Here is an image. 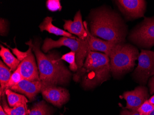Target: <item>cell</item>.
<instances>
[{
    "label": "cell",
    "instance_id": "cell-1",
    "mask_svg": "<svg viewBox=\"0 0 154 115\" xmlns=\"http://www.w3.org/2000/svg\"><path fill=\"white\" fill-rule=\"evenodd\" d=\"M90 32L95 37L115 44L125 43L127 26L120 14L111 8L101 7L91 12Z\"/></svg>",
    "mask_w": 154,
    "mask_h": 115
},
{
    "label": "cell",
    "instance_id": "cell-2",
    "mask_svg": "<svg viewBox=\"0 0 154 115\" xmlns=\"http://www.w3.org/2000/svg\"><path fill=\"white\" fill-rule=\"evenodd\" d=\"M31 46L37 58L40 81L53 84H63L68 83L71 73L66 68L60 58L56 53L45 54L40 49L39 43L33 44L32 40L26 42Z\"/></svg>",
    "mask_w": 154,
    "mask_h": 115
},
{
    "label": "cell",
    "instance_id": "cell-3",
    "mask_svg": "<svg viewBox=\"0 0 154 115\" xmlns=\"http://www.w3.org/2000/svg\"><path fill=\"white\" fill-rule=\"evenodd\" d=\"M110 72L109 56L90 51L82 68L74 74L73 80L76 82L81 80L84 88L92 89L107 81Z\"/></svg>",
    "mask_w": 154,
    "mask_h": 115
},
{
    "label": "cell",
    "instance_id": "cell-4",
    "mask_svg": "<svg viewBox=\"0 0 154 115\" xmlns=\"http://www.w3.org/2000/svg\"><path fill=\"white\" fill-rule=\"evenodd\" d=\"M139 55L138 49L132 45L125 43L116 44L109 56L111 72L117 77L131 71Z\"/></svg>",
    "mask_w": 154,
    "mask_h": 115
},
{
    "label": "cell",
    "instance_id": "cell-5",
    "mask_svg": "<svg viewBox=\"0 0 154 115\" xmlns=\"http://www.w3.org/2000/svg\"><path fill=\"white\" fill-rule=\"evenodd\" d=\"M61 46L67 47L71 51L75 53L76 63L78 67V71L80 70L90 51L87 39L82 40L79 38L72 39L63 37L58 40L54 41L47 38L44 41L42 49L44 52L47 53L52 48Z\"/></svg>",
    "mask_w": 154,
    "mask_h": 115
},
{
    "label": "cell",
    "instance_id": "cell-6",
    "mask_svg": "<svg viewBox=\"0 0 154 115\" xmlns=\"http://www.w3.org/2000/svg\"><path fill=\"white\" fill-rule=\"evenodd\" d=\"M128 38L141 48H149L154 46V16L145 17L143 21L131 30Z\"/></svg>",
    "mask_w": 154,
    "mask_h": 115
},
{
    "label": "cell",
    "instance_id": "cell-7",
    "mask_svg": "<svg viewBox=\"0 0 154 115\" xmlns=\"http://www.w3.org/2000/svg\"><path fill=\"white\" fill-rule=\"evenodd\" d=\"M9 48L12 49L13 53L20 61L19 67L23 79L30 81H40L38 67L32 53V49L31 46H29V49L26 52L20 51L16 47Z\"/></svg>",
    "mask_w": 154,
    "mask_h": 115
},
{
    "label": "cell",
    "instance_id": "cell-8",
    "mask_svg": "<svg viewBox=\"0 0 154 115\" xmlns=\"http://www.w3.org/2000/svg\"><path fill=\"white\" fill-rule=\"evenodd\" d=\"M138 60V65L132 75L137 82L145 85L154 76V52L142 49Z\"/></svg>",
    "mask_w": 154,
    "mask_h": 115
},
{
    "label": "cell",
    "instance_id": "cell-9",
    "mask_svg": "<svg viewBox=\"0 0 154 115\" xmlns=\"http://www.w3.org/2000/svg\"><path fill=\"white\" fill-rule=\"evenodd\" d=\"M41 92L45 100L57 107H61L67 102L70 97L66 89L44 82H42Z\"/></svg>",
    "mask_w": 154,
    "mask_h": 115
},
{
    "label": "cell",
    "instance_id": "cell-10",
    "mask_svg": "<svg viewBox=\"0 0 154 115\" xmlns=\"http://www.w3.org/2000/svg\"><path fill=\"white\" fill-rule=\"evenodd\" d=\"M117 6L126 19L134 20L144 16L146 2L143 0H118Z\"/></svg>",
    "mask_w": 154,
    "mask_h": 115
},
{
    "label": "cell",
    "instance_id": "cell-11",
    "mask_svg": "<svg viewBox=\"0 0 154 115\" xmlns=\"http://www.w3.org/2000/svg\"><path fill=\"white\" fill-rule=\"evenodd\" d=\"M149 97L147 88L140 86L134 90L124 92L123 98L127 101L125 109L131 110H137L139 107Z\"/></svg>",
    "mask_w": 154,
    "mask_h": 115
},
{
    "label": "cell",
    "instance_id": "cell-12",
    "mask_svg": "<svg viewBox=\"0 0 154 115\" xmlns=\"http://www.w3.org/2000/svg\"><path fill=\"white\" fill-rule=\"evenodd\" d=\"M84 26L87 32V40L90 51L101 52L109 56L116 44L96 38L90 32L88 28V24L85 21L84 22Z\"/></svg>",
    "mask_w": 154,
    "mask_h": 115
},
{
    "label": "cell",
    "instance_id": "cell-13",
    "mask_svg": "<svg viewBox=\"0 0 154 115\" xmlns=\"http://www.w3.org/2000/svg\"><path fill=\"white\" fill-rule=\"evenodd\" d=\"M42 82L41 81H30L23 79L20 83L10 89L13 91L19 92L25 95L30 100H33L41 92Z\"/></svg>",
    "mask_w": 154,
    "mask_h": 115
},
{
    "label": "cell",
    "instance_id": "cell-14",
    "mask_svg": "<svg viewBox=\"0 0 154 115\" xmlns=\"http://www.w3.org/2000/svg\"><path fill=\"white\" fill-rule=\"evenodd\" d=\"M64 29L71 34L77 35L79 38L82 40L87 39V32L84 27L82 21V15L80 10L76 13L74 17L73 21L71 20H65Z\"/></svg>",
    "mask_w": 154,
    "mask_h": 115
},
{
    "label": "cell",
    "instance_id": "cell-15",
    "mask_svg": "<svg viewBox=\"0 0 154 115\" xmlns=\"http://www.w3.org/2000/svg\"><path fill=\"white\" fill-rule=\"evenodd\" d=\"M53 19L51 17H47L44 19L43 22L40 25V30L41 32L46 31L50 33L53 34L57 35H61L64 37L76 39L77 38L74 37L71 34L66 31L61 30L57 27L55 26L52 24Z\"/></svg>",
    "mask_w": 154,
    "mask_h": 115
},
{
    "label": "cell",
    "instance_id": "cell-16",
    "mask_svg": "<svg viewBox=\"0 0 154 115\" xmlns=\"http://www.w3.org/2000/svg\"><path fill=\"white\" fill-rule=\"evenodd\" d=\"M0 56L4 63L13 71H14L17 69L20 63V61L13 55L8 48L4 47L2 45H1Z\"/></svg>",
    "mask_w": 154,
    "mask_h": 115
},
{
    "label": "cell",
    "instance_id": "cell-17",
    "mask_svg": "<svg viewBox=\"0 0 154 115\" xmlns=\"http://www.w3.org/2000/svg\"><path fill=\"white\" fill-rule=\"evenodd\" d=\"M11 71V69L6 66L2 60L0 61V93L1 97L5 94L6 87L12 75Z\"/></svg>",
    "mask_w": 154,
    "mask_h": 115
},
{
    "label": "cell",
    "instance_id": "cell-18",
    "mask_svg": "<svg viewBox=\"0 0 154 115\" xmlns=\"http://www.w3.org/2000/svg\"><path fill=\"white\" fill-rule=\"evenodd\" d=\"M3 97L2 108L8 115H23L24 114H27V115H28L29 114L30 110H28L27 104H18L11 108L7 104L6 99L4 98V95L3 96Z\"/></svg>",
    "mask_w": 154,
    "mask_h": 115
},
{
    "label": "cell",
    "instance_id": "cell-19",
    "mask_svg": "<svg viewBox=\"0 0 154 115\" xmlns=\"http://www.w3.org/2000/svg\"><path fill=\"white\" fill-rule=\"evenodd\" d=\"M5 94L7 95L8 104L11 107H14L22 104H27L28 102V100L25 96L16 93L10 89H7Z\"/></svg>",
    "mask_w": 154,
    "mask_h": 115
},
{
    "label": "cell",
    "instance_id": "cell-20",
    "mask_svg": "<svg viewBox=\"0 0 154 115\" xmlns=\"http://www.w3.org/2000/svg\"><path fill=\"white\" fill-rule=\"evenodd\" d=\"M50 110L44 101L35 104L28 115H50Z\"/></svg>",
    "mask_w": 154,
    "mask_h": 115
},
{
    "label": "cell",
    "instance_id": "cell-21",
    "mask_svg": "<svg viewBox=\"0 0 154 115\" xmlns=\"http://www.w3.org/2000/svg\"><path fill=\"white\" fill-rule=\"evenodd\" d=\"M62 60H64L69 64V69L72 71L77 72L78 70V67L76 61V54L72 51L62 55L60 58Z\"/></svg>",
    "mask_w": 154,
    "mask_h": 115
},
{
    "label": "cell",
    "instance_id": "cell-22",
    "mask_svg": "<svg viewBox=\"0 0 154 115\" xmlns=\"http://www.w3.org/2000/svg\"><path fill=\"white\" fill-rule=\"evenodd\" d=\"M23 79V77L20 72V68L18 66L17 69L12 74L11 78L6 87V90L8 89H11L12 87L20 83Z\"/></svg>",
    "mask_w": 154,
    "mask_h": 115
},
{
    "label": "cell",
    "instance_id": "cell-23",
    "mask_svg": "<svg viewBox=\"0 0 154 115\" xmlns=\"http://www.w3.org/2000/svg\"><path fill=\"white\" fill-rule=\"evenodd\" d=\"M154 109V104H150L147 100L139 107L137 111L141 115H149Z\"/></svg>",
    "mask_w": 154,
    "mask_h": 115
},
{
    "label": "cell",
    "instance_id": "cell-24",
    "mask_svg": "<svg viewBox=\"0 0 154 115\" xmlns=\"http://www.w3.org/2000/svg\"><path fill=\"white\" fill-rule=\"evenodd\" d=\"M48 2V8L50 10L56 11L59 8V7L61 8L59 1H51Z\"/></svg>",
    "mask_w": 154,
    "mask_h": 115
},
{
    "label": "cell",
    "instance_id": "cell-25",
    "mask_svg": "<svg viewBox=\"0 0 154 115\" xmlns=\"http://www.w3.org/2000/svg\"><path fill=\"white\" fill-rule=\"evenodd\" d=\"M121 115H141L137 110H129L124 109L121 111Z\"/></svg>",
    "mask_w": 154,
    "mask_h": 115
},
{
    "label": "cell",
    "instance_id": "cell-26",
    "mask_svg": "<svg viewBox=\"0 0 154 115\" xmlns=\"http://www.w3.org/2000/svg\"><path fill=\"white\" fill-rule=\"evenodd\" d=\"M149 87V92L150 95H153L154 93V76L151 77L149 79L148 83Z\"/></svg>",
    "mask_w": 154,
    "mask_h": 115
},
{
    "label": "cell",
    "instance_id": "cell-27",
    "mask_svg": "<svg viewBox=\"0 0 154 115\" xmlns=\"http://www.w3.org/2000/svg\"><path fill=\"white\" fill-rule=\"evenodd\" d=\"M0 115H8L5 112L2 105H1V106H0Z\"/></svg>",
    "mask_w": 154,
    "mask_h": 115
},
{
    "label": "cell",
    "instance_id": "cell-28",
    "mask_svg": "<svg viewBox=\"0 0 154 115\" xmlns=\"http://www.w3.org/2000/svg\"><path fill=\"white\" fill-rule=\"evenodd\" d=\"M148 100V101L149 102L150 104H154V95L152 96L151 97H150Z\"/></svg>",
    "mask_w": 154,
    "mask_h": 115
},
{
    "label": "cell",
    "instance_id": "cell-29",
    "mask_svg": "<svg viewBox=\"0 0 154 115\" xmlns=\"http://www.w3.org/2000/svg\"><path fill=\"white\" fill-rule=\"evenodd\" d=\"M149 115H154V109L153 110V111L151 112V113L149 114Z\"/></svg>",
    "mask_w": 154,
    "mask_h": 115
},
{
    "label": "cell",
    "instance_id": "cell-30",
    "mask_svg": "<svg viewBox=\"0 0 154 115\" xmlns=\"http://www.w3.org/2000/svg\"><path fill=\"white\" fill-rule=\"evenodd\" d=\"M27 115V114H24V115Z\"/></svg>",
    "mask_w": 154,
    "mask_h": 115
},
{
    "label": "cell",
    "instance_id": "cell-31",
    "mask_svg": "<svg viewBox=\"0 0 154 115\" xmlns=\"http://www.w3.org/2000/svg\"><path fill=\"white\" fill-rule=\"evenodd\" d=\"M61 115H63V114H61Z\"/></svg>",
    "mask_w": 154,
    "mask_h": 115
}]
</instances>
